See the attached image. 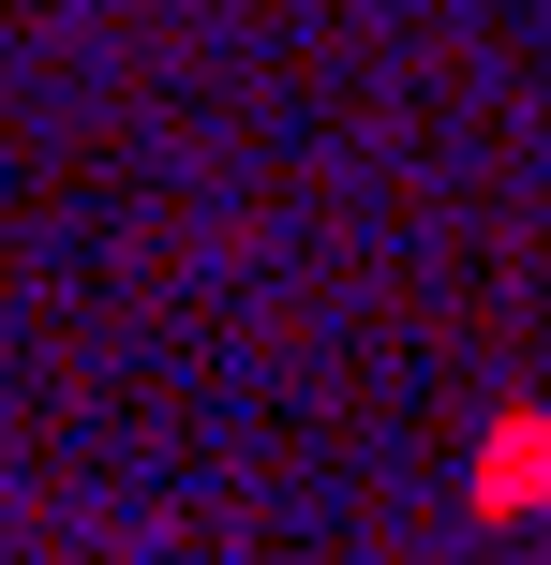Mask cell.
I'll return each mask as SVG.
<instances>
[{"label": "cell", "instance_id": "obj_1", "mask_svg": "<svg viewBox=\"0 0 551 565\" xmlns=\"http://www.w3.org/2000/svg\"><path fill=\"white\" fill-rule=\"evenodd\" d=\"M537 477H551V447H537V417H522V431H507V447H492V491H507V507H522Z\"/></svg>", "mask_w": 551, "mask_h": 565}]
</instances>
